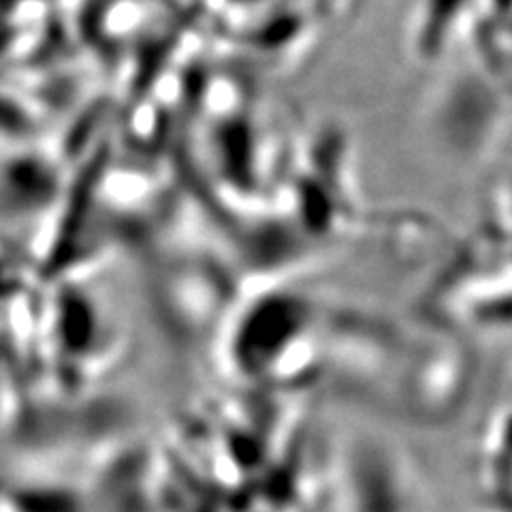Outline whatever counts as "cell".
<instances>
[{
	"label": "cell",
	"instance_id": "6da1fadb",
	"mask_svg": "<svg viewBox=\"0 0 512 512\" xmlns=\"http://www.w3.org/2000/svg\"><path fill=\"white\" fill-rule=\"evenodd\" d=\"M301 308L291 299L263 301L235 333V357L248 374L261 376L284 363L303 329Z\"/></svg>",
	"mask_w": 512,
	"mask_h": 512
}]
</instances>
